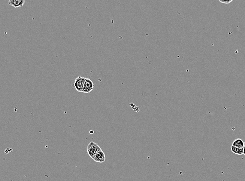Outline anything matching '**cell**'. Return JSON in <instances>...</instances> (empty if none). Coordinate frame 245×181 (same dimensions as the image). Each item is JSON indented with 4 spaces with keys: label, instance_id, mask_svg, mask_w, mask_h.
Segmentation results:
<instances>
[{
    "label": "cell",
    "instance_id": "cell-1",
    "mask_svg": "<svg viewBox=\"0 0 245 181\" xmlns=\"http://www.w3.org/2000/svg\"><path fill=\"white\" fill-rule=\"evenodd\" d=\"M87 150L90 158L94 159L96 153L102 150L101 149V147L99 146L98 145H97L96 143H94V142H90L87 146Z\"/></svg>",
    "mask_w": 245,
    "mask_h": 181
},
{
    "label": "cell",
    "instance_id": "cell-2",
    "mask_svg": "<svg viewBox=\"0 0 245 181\" xmlns=\"http://www.w3.org/2000/svg\"><path fill=\"white\" fill-rule=\"evenodd\" d=\"M85 80H86V78L82 77H77L75 80L74 84L75 88L78 92H83Z\"/></svg>",
    "mask_w": 245,
    "mask_h": 181
},
{
    "label": "cell",
    "instance_id": "cell-3",
    "mask_svg": "<svg viewBox=\"0 0 245 181\" xmlns=\"http://www.w3.org/2000/svg\"><path fill=\"white\" fill-rule=\"evenodd\" d=\"M94 83L92 82V81L89 78H86L83 92L89 93L91 92L94 90Z\"/></svg>",
    "mask_w": 245,
    "mask_h": 181
},
{
    "label": "cell",
    "instance_id": "cell-4",
    "mask_svg": "<svg viewBox=\"0 0 245 181\" xmlns=\"http://www.w3.org/2000/svg\"><path fill=\"white\" fill-rule=\"evenodd\" d=\"M25 0H9L8 4L15 8L22 7L24 5Z\"/></svg>",
    "mask_w": 245,
    "mask_h": 181
},
{
    "label": "cell",
    "instance_id": "cell-5",
    "mask_svg": "<svg viewBox=\"0 0 245 181\" xmlns=\"http://www.w3.org/2000/svg\"><path fill=\"white\" fill-rule=\"evenodd\" d=\"M94 160L97 162L102 163L104 162L106 160V156H105L104 152L102 150L96 153V155H95Z\"/></svg>",
    "mask_w": 245,
    "mask_h": 181
},
{
    "label": "cell",
    "instance_id": "cell-6",
    "mask_svg": "<svg viewBox=\"0 0 245 181\" xmlns=\"http://www.w3.org/2000/svg\"><path fill=\"white\" fill-rule=\"evenodd\" d=\"M232 146L237 147L238 148H243L245 146V143L243 142V140L241 139H237L235 140L233 143H232Z\"/></svg>",
    "mask_w": 245,
    "mask_h": 181
},
{
    "label": "cell",
    "instance_id": "cell-7",
    "mask_svg": "<svg viewBox=\"0 0 245 181\" xmlns=\"http://www.w3.org/2000/svg\"><path fill=\"white\" fill-rule=\"evenodd\" d=\"M231 150L233 153L237 155V154H238V148H237V147H235V146H231Z\"/></svg>",
    "mask_w": 245,
    "mask_h": 181
},
{
    "label": "cell",
    "instance_id": "cell-8",
    "mask_svg": "<svg viewBox=\"0 0 245 181\" xmlns=\"http://www.w3.org/2000/svg\"><path fill=\"white\" fill-rule=\"evenodd\" d=\"M233 0H219V1L222 3H224V4H229L230 3H231Z\"/></svg>",
    "mask_w": 245,
    "mask_h": 181
},
{
    "label": "cell",
    "instance_id": "cell-9",
    "mask_svg": "<svg viewBox=\"0 0 245 181\" xmlns=\"http://www.w3.org/2000/svg\"><path fill=\"white\" fill-rule=\"evenodd\" d=\"M243 154V148H238V155H242Z\"/></svg>",
    "mask_w": 245,
    "mask_h": 181
},
{
    "label": "cell",
    "instance_id": "cell-10",
    "mask_svg": "<svg viewBox=\"0 0 245 181\" xmlns=\"http://www.w3.org/2000/svg\"><path fill=\"white\" fill-rule=\"evenodd\" d=\"M243 155H245V145L244 146V147H243Z\"/></svg>",
    "mask_w": 245,
    "mask_h": 181
},
{
    "label": "cell",
    "instance_id": "cell-11",
    "mask_svg": "<svg viewBox=\"0 0 245 181\" xmlns=\"http://www.w3.org/2000/svg\"></svg>",
    "mask_w": 245,
    "mask_h": 181
}]
</instances>
